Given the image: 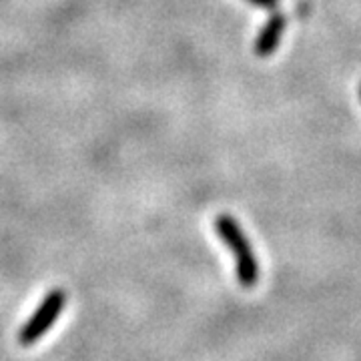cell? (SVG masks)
<instances>
[{
    "label": "cell",
    "instance_id": "3",
    "mask_svg": "<svg viewBox=\"0 0 361 361\" xmlns=\"http://www.w3.org/2000/svg\"><path fill=\"white\" fill-rule=\"evenodd\" d=\"M287 26V18L281 13L271 14L269 20L263 25V28L259 30L257 40H255V52L259 56H269L271 52L275 51L281 42V37Z\"/></svg>",
    "mask_w": 361,
    "mask_h": 361
},
{
    "label": "cell",
    "instance_id": "4",
    "mask_svg": "<svg viewBox=\"0 0 361 361\" xmlns=\"http://www.w3.org/2000/svg\"><path fill=\"white\" fill-rule=\"evenodd\" d=\"M247 2H251V4H255V6H261V8H265V11H273V8H277V4H279V0H247Z\"/></svg>",
    "mask_w": 361,
    "mask_h": 361
},
{
    "label": "cell",
    "instance_id": "5",
    "mask_svg": "<svg viewBox=\"0 0 361 361\" xmlns=\"http://www.w3.org/2000/svg\"><path fill=\"white\" fill-rule=\"evenodd\" d=\"M360 94H361V85H360Z\"/></svg>",
    "mask_w": 361,
    "mask_h": 361
},
{
    "label": "cell",
    "instance_id": "1",
    "mask_svg": "<svg viewBox=\"0 0 361 361\" xmlns=\"http://www.w3.org/2000/svg\"><path fill=\"white\" fill-rule=\"evenodd\" d=\"M215 231L219 235V239L227 245V249L231 251V255L235 257L237 263V279L243 287H255L259 281V263L251 241L247 239L245 231L241 229V225L233 219L231 215L223 213L215 219Z\"/></svg>",
    "mask_w": 361,
    "mask_h": 361
},
{
    "label": "cell",
    "instance_id": "2",
    "mask_svg": "<svg viewBox=\"0 0 361 361\" xmlns=\"http://www.w3.org/2000/svg\"><path fill=\"white\" fill-rule=\"evenodd\" d=\"M65 305L66 293L63 289H52V291H49L47 297L42 299V303L30 315V319L20 327V331H18V343L25 345V348L37 343L40 337L51 329L52 323L61 317Z\"/></svg>",
    "mask_w": 361,
    "mask_h": 361
}]
</instances>
